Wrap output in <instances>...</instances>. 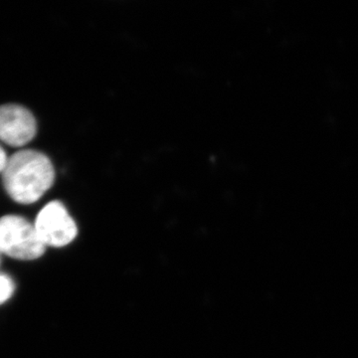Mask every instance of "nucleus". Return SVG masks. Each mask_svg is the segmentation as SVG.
Listing matches in <instances>:
<instances>
[{"label": "nucleus", "instance_id": "obj_1", "mask_svg": "<svg viewBox=\"0 0 358 358\" xmlns=\"http://www.w3.org/2000/svg\"><path fill=\"white\" fill-rule=\"evenodd\" d=\"M1 174L7 194L20 204L38 201L55 180L51 160L34 150H20L11 155Z\"/></svg>", "mask_w": 358, "mask_h": 358}, {"label": "nucleus", "instance_id": "obj_2", "mask_svg": "<svg viewBox=\"0 0 358 358\" xmlns=\"http://www.w3.org/2000/svg\"><path fill=\"white\" fill-rule=\"evenodd\" d=\"M46 246L40 239L34 224L20 215L0 218V252L2 255L21 261H32L43 256Z\"/></svg>", "mask_w": 358, "mask_h": 358}, {"label": "nucleus", "instance_id": "obj_3", "mask_svg": "<svg viewBox=\"0 0 358 358\" xmlns=\"http://www.w3.org/2000/svg\"><path fill=\"white\" fill-rule=\"evenodd\" d=\"M34 227L46 247L67 246L78 234L74 219L60 201H51L45 205L35 219Z\"/></svg>", "mask_w": 358, "mask_h": 358}, {"label": "nucleus", "instance_id": "obj_4", "mask_svg": "<svg viewBox=\"0 0 358 358\" xmlns=\"http://www.w3.org/2000/svg\"><path fill=\"white\" fill-rule=\"evenodd\" d=\"M36 131V120L29 110L14 103L0 106V141L20 148L31 141Z\"/></svg>", "mask_w": 358, "mask_h": 358}, {"label": "nucleus", "instance_id": "obj_5", "mask_svg": "<svg viewBox=\"0 0 358 358\" xmlns=\"http://www.w3.org/2000/svg\"><path fill=\"white\" fill-rule=\"evenodd\" d=\"M15 292V282L10 275L0 273V306L6 303Z\"/></svg>", "mask_w": 358, "mask_h": 358}, {"label": "nucleus", "instance_id": "obj_6", "mask_svg": "<svg viewBox=\"0 0 358 358\" xmlns=\"http://www.w3.org/2000/svg\"><path fill=\"white\" fill-rule=\"evenodd\" d=\"M7 160H8V157H7L6 150L0 145V173H2L6 169Z\"/></svg>", "mask_w": 358, "mask_h": 358}, {"label": "nucleus", "instance_id": "obj_7", "mask_svg": "<svg viewBox=\"0 0 358 358\" xmlns=\"http://www.w3.org/2000/svg\"><path fill=\"white\" fill-rule=\"evenodd\" d=\"M1 256H2V253H1V252H0V264H1Z\"/></svg>", "mask_w": 358, "mask_h": 358}]
</instances>
